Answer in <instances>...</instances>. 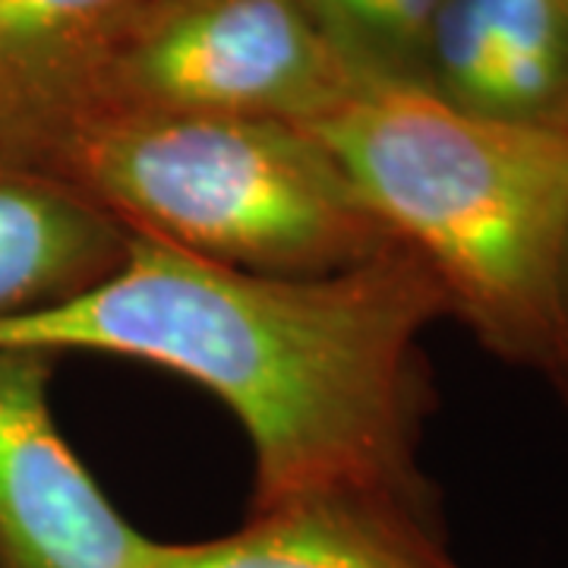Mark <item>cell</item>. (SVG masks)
I'll return each instance as SVG.
<instances>
[{"instance_id": "cell-1", "label": "cell", "mask_w": 568, "mask_h": 568, "mask_svg": "<svg viewBox=\"0 0 568 568\" xmlns=\"http://www.w3.org/2000/svg\"><path fill=\"white\" fill-rule=\"evenodd\" d=\"M443 313L446 291L407 250L294 278L133 237L92 291L0 325V347L114 354L209 388L253 446V511L306 499L429 503L414 462L417 342Z\"/></svg>"}, {"instance_id": "cell-2", "label": "cell", "mask_w": 568, "mask_h": 568, "mask_svg": "<svg viewBox=\"0 0 568 568\" xmlns=\"http://www.w3.org/2000/svg\"><path fill=\"white\" fill-rule=\"evenodd\" d=\"M366 209L433 272L448 313L549 373L568 250V130L493 121L420 82L361 80L306 126Z\"/></svg>"}, {"instance_id": "cell-3", "label": "cell", "mask_w": 568, "mask_h": 568, "mask_svg": "<svg viewBox=\"0 0 568 568\" xmlns=\"http://www.w3.org/2000/svg\"><path fill=\"white\" fill-rule=\"evenodd\" d=\"M123 231L260 275H335L398 246L306 126L263 118H102L22 152Z\"/></svg>"}, {"instance_id": "cell-4", "label": "cell", "mask_w": 568, "mask_h": 568, "mask_svg": "<svg viewBox=\"0 0 568 568\" xmlns=\"http://www.w3.org/2000/svg\"><path fill=\"white\" fill-rule=\"evenodd\" d=\"M297 0H130L20 159L102 118H263L310 126L357 85Z\"/></svg>"}, {"instance_id": "cell-5", "label": "cell", "mask_w": 568, "mask_h": 568, "mask_svg": "<svg viewBox=\"0 0 568 568\" xmlns=\"http://www.w3.org/2000/svg\"><path fill=\"white\" fill-rule=\"evenodd\" d=\"M54 357L0 347V568H149L136 530L51 414Z\"/></svg>"}, {"instance_id": "cell-6", "label": "cell", "mask_w": 568, "mask_h": 568, "mask_svg": "<svg viewBox=\"0 0 568 568\" xmlns=\"http://www.w3.org/2000/svg\"><path fill=\"white\" fill-rule=\"evenodd\" d=\"M420 85L480 118L568 130V0H443Z\"/></svg>"}, {"instance_id": "cell-7", "label": "cell", "mask_w": 568, "mask_h": 568, "mask_svg": "<svg viewBox=\"0 0 568 568\" xmlns=\"http://www.w3.org/2000/svg\"><path fill=\"white\" fill-rule=\"evenodd\" d=\"M149 568H462L429 503L306 499L253 511L244 528L162 544Z\"/></svg>"}, {"instance_id": "cell-8", "label": "cell", "mask_w": 568, "mask_h": 568, "mask_svg": "<svg viewBox=\"0 0 568 568\" xmlns=\"http://www.w3.org/2000/svg\"><path fill=\"white\" fill-rule=\"evenodd\" d=\"M133 234L61 178L0 155V325L102 284Z\"/></svg>"}, {"instance_id": "cell-9", "label": "cell", "mask_w": 568, "mask_h": 568, "mask_svg": "<svg viewBox=\"0 0 568 568\" xmlns=\"http://www.w3.org/2000/svg\"><path fill=\"white\" fill-rule=\"evenodd\" d=\"M130 0H0V152L32 136Z\"/></svg>"}, {"instance_id": "cell-10", "label": "cell", "mask_w": 568, "mask_h": 568, "mask_svg": "<svg viewBox=\"0 0 568 568\" xmlns=\"http://www.w3.org/2000/svg\"><path fill=\"white\" fill-rule=\"evenodd\" d=\"M357 80L420 82L443 0H297Z\"/></svg>"}, {"instance_id": "cell-11", "label": "cell", "mask_w": 568, "mask_h": 568, "mask_svg": "<svg viewBox=\"0 0 568 568\" xmlns=\"http://www.w3.org/2000/svg\"><path fill=\"white\" fill-rule=\"evenodd\" d=\"M549 383L559 388L562 402L568 405V250L562 275H559V335H556V357L549 366Z\"/></svg>"}]
</instances>
